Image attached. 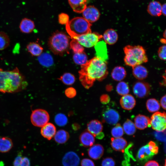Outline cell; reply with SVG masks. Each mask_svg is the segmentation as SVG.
I'll return each mask as SVG.
<instances>
[{
  "label": "cell",
  "instance_id": "cell-46",
  "mask_svg": "<svg viewBox=\"0 0 166 166\" xmlns=\"http://www.w3.org/2000/svg\"><path fill=\"white\" fill-rule=\"evenodd\" d=\"M22 157V152H19L14 161L13 166H20Z\"/></svg>",
  "mask_w": 166,
  "mask_h": 166
},
{
  "label": "cell",
  "instance_id": "cell-14",
  "mask_svg": "<svg viewBox=\"0 0 166 166\" xmlns=\"http://www.w3.org/2000/svg\"><path fill=\"white\" fill-rule=\"evenodd\" d=\"M104 152V148L103 146L99 144H96L90 147L88 153L90 158L94 160H97L102 157Z\"/></svg>",
  "mask_w": 166,
  "mask_h": 166
},
{
  "label": "cell",
  "instance_id": "cell-25",
  "mask_svg": "<svg viewBox=\"0 0 166 166\" xmlns=\"http://www.w3.org/2000/svg\"><path fill=\"white\" fill-rule=\"evenodd\" d=\"M13 145V141L10 138L6 136L0 137V152L5 153L9 152Z\"/></svg>",
  "mask_w": 166,
  "mask_h": 166
},
{
  "label": "cell",
  "instance_id": "cell-17",
  "mask_svg": "<svg viewBox=\"0 0 166 166\" xmlns=\"http://www.w3.org/2000/svg\"><path fill=\"white\" fill-rule=\"evenodd\" d=\"M136 103L135 99L130 94L123 96L120 100V104L121 107L127 110L133 109L136 105Z\"/></svg>",
  "mask_w": 166,
  "mask_h": 166
},
{
  "label": "cell",
  "instance_id": "cell-11",
  "mask_svg": "<svg viewBox=\"0 0 166 166\" xmlns=\"http://www.w3.org/2000/svg\"><path fill=\"white\" fill-rule=\"evenodd\" d=\"M82 13L83 18L90 23L97 21L100 16L98 10L93 6L86 7Z\"/></svg>",
  "mask_w": 166,
  "mask_h": 166
},
{
  "label": "cell",
  "instance_id": "cell-38",
  "mask_svg": "<svg viewBox=\"0 0 166 166\" xmlns=\"http://www.w3.org/2000/svg\"><path fill=\"white\" fill-rule=\"evenodd\" d=\"M111 132L113 138H119L123 135L124 130L121 124H117L112 129Z\"/></svg>",
  "mask_w": 166,
  "mask_h": 166
},
{
  "label": "cell",
  "instance_id": "cell-6",
  "mask_svg": "<svg viewBox=\"0 0 166 166\" xmlns=\"http://www.w3.org/2000/svg\"><path fill=\"white\" fill-rule=\"evenodd\" d=\"M103 37L95 32L90 33L72 39L76 40L83 46L90 48L95 46Z\"/></svg>",
  "mask_w": 166,
  "mask_h": 166
},
{
  "label": "cell",
  "instance_id": "cell-23",
  "mask_svg": "<svg viewBox=\"0 0 166 166\" xmlns=\"http://www.w3.org/2000/svg\"><path fill=\"white\" fill-rule=\"evenodd\" d=\"M132 68V73L137 79L142 80L146 78L148 75L147 69L141 65H136Z\"/></svg>",
  "mask_w": 166,
  "mask_h": 166
},
{
  "label": "cell",
  "instance_id": "cell-40",
  "mask_svg": "<svg viewBox=\"0 0 166 166\" xmlns=\"http://www.w3.org/2000/svg\"><path fill=\"white\" fill-rule=\"evenodd\" d=\"M69 46L74 53L82 52L84 50L83 46L76 40L72 39L70 42Z\"/></svg>",
  "mask_w": 166,
  "mask_h": 166
},
{
  "label": "cell",
  "instance_id": "cell-43",
  "mask_svg": "<svg viewBox=\"0 0 166 166\" xmlns=\"http://www.w3.org/2000/svg\"><path fill=\"white\" fill-rule=\"evenodd\" d=\"M77 92L75 89L72 87H69L65 91V94L66 96L69 98H73L76 95Z\"/></svg>",
  "mask_w": 166,
  "mask_h": 166
},
{
  "label": "cell",
  "instance_id": "cell-10",
  "mask_svg": "<svg viewBox=\"0 0 166 166\" xmlns=\"http://www.w3.org/2000/svg\"><path fill=\"white\" fill-rule=\"evenodd\" d=\"M102 115L103 121L110 124H116L120 119V115L117 111L109 107L103 111Z\"/></svg>",
  "mask_w": 166,
  "mask_h": 166
},
{
  "label": "cell",
  "instance_id": "cell-54",
  "mask_svg": "<svg viewBox=\"0 0 166 166\" xmlns=\"http://www.w3.org/2000/svg\"><path fill=\"white\" fill-rule=\"evenodd\" d=\"M163 36L164 37V38H165V37H166V31L165 30Z\"/></svg>",
  "mask_w": 166,
  "mask_h": 166
},
{
  "label": "cell",
  "instance_id": "cell-26",
  "mask_svg": "<svg viewBox=\"0 0 166 166\" xmlns=\"http://www.w3.org/2000/svg\"><path fill=\"white\" fill-rule=\"evenodd\" d=\"M112 78L117 81H121L124 79L126 75L125 69L122 66H117L113 69L111 73Z\"/></svg>",
  "mask_w": 166,
  "mask_h": 166
},
{
  "label": "cell",
  "instance_id": "cell-41",
  "mask_svg": "<svg viewBox=\"0 0 166 166\" xmlns=\"http://www.w3.org/2000/svg\"><path fill=\"white\" fill-rule=\"evenodd\" d=\"M166 46L165 45L160 47L158 51L159 57L162 60L165 61L166 58Z\"/></svg>",
  "mask_w": 166,
  "mask_h": 166
},
{
  "label": "cell",
  "instance_id": "cell-52",
  "mask_svg": "<svg viewBox=\"0 0 166 166\" xmlns=\"http://www.w3.org/2000/svg\"><path fill=\"white\" fill-rule=\"evenodd\" d=\"M166 4L164 3L162 6L161 8V13L164 16L166 15Z\"/></svg>",
  "mask_w": 166,
  "mask_h": 166
},
{
  "label": "cell",
  "instance_id": "cell-2",
  "mask_svg": "<svg viewBox=\"0 0 166 166\" xmlns=\"http://www.w3.org/2000/svg\"><path fill=\"white\" fill-rule=\"evenodd\" d=\"M28 84L25 77L16 68L11 71L0 68V92L14 93L26 89Z\"/></svg>",
  "mask_w": 166,
  "mask_h": 166
},
{
  "label": "cell",
  "instance_id": "cell-8",
  "mask_svg": "<svg viewBox=\"0 0 166 166\" xmlns=\"http://www.w3.org/2000/svg\"><path fill=\"white\" fill-rule=\"evenodd\" d=\"M150 125L157 132H163L165 130L166 125V113L157 112L151 117Z\"/></svg>",
  "mask_w": 166,
  "mask_h": 166
},
{
  "label": "cell",
  "instance_id": "cell-21",
  "mask_svg": "<svg viewBox=\"0 0 166 166\" xmlns=\"http://www.w3.org/2000/svg\"><path fill=\"white\" fill-rule=\"evenodd\" d=\"M69 4L75 12L82 13L87 7L88 0H68Z\"/></svg>",
  "mask_w": 166,
  "mask_h": 166
},
{
  "label": "cell",
  "instance_id": "cell-27",
  "mask_svg": "<svg viewBox=\"0 0 166 166\" xmlns=\"http://www.w3.org/2000/svg\"><path fill=\"white\" fill-rule=\"evenodd\" d=\"M38 60L41 65L46 67L51 66L54 63L53 57L48 53H42L38 56Z\"/></svg>",
  "mask_w": 166,
  "mask_h": 166
},
{
  "label": "cell",
  "instance_id": "cell-13",
  "mask_svg": "<svg viewBox=\"0 0 166 166\" xmlns=\"http://www.w3.org/2000/svg\"><path fill=\"white\" fill-rule=\"evenodd\" d=\"M56 132V128L52 123H47L42 127L41 133L45 138L48 140L54 137Z\"/></svg>",
  "mask_w": 166,
  "mask_h": 166
},
{
  "label": "cell",
  "instance_id": "cell-49",
  "mask_svg": "<svg viewBox=\"0 0 166 166\" xmlns=\"http://www.w3.org/2000/svg\"><path fill=\"white\" fill-rule=\"evenodd\" d=\"M101 102L103 104H106L109 102L110 98L107 94L102 95L100 98Z\"/></svg>",
  "mask_w": 166,
  "mask_h": 166
},
{
  "label": "cell",
  "instance_id": "cell-39",
  "mask_svg": "<svg viewBox=\"0 0 166 166\" xmlns=\"http://www.w3.org/2000/svg\"><path fill=\"white\" fill-rule=\"evenodd\" d=\"M54 120L56 124L60 126H65L68 122V119L66 116L61 113H58L56 115Z\"/></svg>",
  "mask_w": 166,
  "mask_h": 166
},
{
  "label": "cell",
  "instance_id": "cell-24",
  "mask_svg": "<svg viewBox=\"0 0 166 166\" xmlns=\"http://www.w3.org/2000/svg\"><path fill=\"white\" fill-rule=\"evenodd\" d=\"M162 5L158 2L154 1L149 4L147 11L151 15L154 16H160L162 14Z\"/></svg>",
  "mask_w": 166,
  "mask_h": 166
},
{
  "label": "cell",
  "instance_id": "cell-18",
  "mask_svg": "<svg viewBox=\"0 0 166 166\" xmlns=\"http://www.w3.org/2000/svg\"><path fill=\"white\" fill-rule=\"evenodd\" d=\"M134 124L137 129L143 130L150 125V119L147 116L139 114L134 119Z\"/></svg>",
  "mask_w": 166,
  "mask_h": 166
},
{
  "label": "cell",
  "instance_id": "cell-53",
  "mask_svg": "<svg viewBox=\"0 0 166 166\" xmlns=\"http://www.w3.org/2000/svg\"><path fill=\"white\" fill-rule=\"evenodd\" d=\"M160 42L163 43L165 44L166 43V40L165 39L161 38L160 40Z\"/></svg>",
  "mask_w": 166,
  "mask_h": 166
},
{
  "label": "cell",
  "instance_id": "cell-15",
  "mask_svg": "<svg viewBox=\"0 0 166 166\" xmlns=\"http://www.w3.org/2000/svg\"><path fill=\"white\" fill-rule=\"evenodd\" d=\"M87 128V131L95 137L102 133L103 126L100 121L94 120L88 124Z\"/></svg>",
  "mask_w": 166,
  "mask_h": 166
},
{
  "label": "cell",
  "instance_id": "cell-37",
  "mask_svg": "<svg viewBox=\"0 0 166 166\" xmlns=\"http://www.w3.org/2000/svg\"><path fill=\"white\" fill-rule=\"evenodd\" d=\"M10 44V39L8 35L5 32L0 31V50L7 48Z\"/></svg>",
  "mask_w": 166,
  "mask_h": 166
},
{
  "label": "cell",
  "instance_id": "cell-50",
  "mask_svg": "<svg viewBox=\"0 0 166 166\" xmlns=\"http://www.w3.org/2000/svg\"><path fill=\"white\" fill-rule=\"evenodd\" d=\"M144 166H159L158 163L155 160H150L147 162Z\"/></svg>",
  "mask_w": 166,
  "mask_h": 166
},
{
  "label": "cell",
  "instance_id": "cell-4",
  "mask_svg": "<svg viewBox=\"0 0 166 166\" xmlns=\"http://www.w3.org/2000/svg\"><path fill=\"white\" fill-rule=\"evenodd\" d=\"M48 45L50 49L54 54L63 55L69 52V38L62 32L57 31L49 38Z\"/></svg>",
  "mask_w": 166,
  "mask_h": 166
},
{
  "label": "cell",
  "instance_id": "cell-33",
  "mask_svg": "<svg viewBox=\"0 0 166 166\" xmlns=\"http://www.w3.org/2000/svg\"><path fill=\"white\" fill-rule=\"evenodd\" d=\"M122 128L124 131L129 135L134 134L136 131V127L134 123L129 119H127L124 123Z\"/></svg>",
  "mask_w": 166,
  "mask_h": 166
},
{
  "label": "cell",
  "instance_id": "cell-45",
  "mask_svg": "<svg viewBox=\"0 0 166 166\" xmlns=\"http://www.w3.org/2000/svg\"><path fill=\"white\" fill-rule=\"evenodd\" d=\"M148 145L150 149L154 155L158 153V147L155 142L152 141H150Z\"/></svg>",
  "mask_w": 166,
  "mask_h": 166
},
{
  "label": "cell",
  "instance_id": "cell-7",
  "mask_svg": "<svg viewBox=\"0 0 166 166\" xmlns=\"http://www.w3.org/2000/svg\"><path fill=\"white\" fill-rule=\"evenodd\" d=\"M49 116L46 110L38 109L32 111L30 120L32 124L35 126L42 127L48 123Z\"/></svg>",
  "mask_w": 166,
  "mask_h": 166
},
{
  "label": "cell",
  "instance_id": "cell-30",
  "mask_svg": "<svg viewBox=\"0 0 166 166\" xmlns=\"http://www.w3.org/2000/svg\"><path fill=\"white\" fill-rule=\"evenodd\" d=\"M69 137V133L66 131L61 129L56 132L54 138L55 141L59 144H63L66 143Z\"/></svg>",
  "mask_w": 166,
  "mask_h": 166
},
{
  "label": "cell",
  "instance_id": "cell-34",
  "mask_svg": "<svg viewBox=\"0 0 166 166\" xmlns=\"http://www.w3.org/2000/svg\"><path fill=\"white\" fill-rule=\"evenodd\" d=\"M105 46L104 42H99L95 46V48L96 52V57L106 61Z\"/></svg>",
  "mask_w": 166,
  "mask_h": 166
},
{
  "label": "cell",
  "instance_id": "cell-35",
  "mask_svg": "<svg viewBox=\"0 0 166 166\" xmlns=\"http://www.w3.org/2000/svg\"><path fill=\"white\" fill-rule=\"evenodd\" d=\"M58 79L61 81L64 84L67 85H71L75 81V78L72 74L69 73H65L61 76Z\"/></svg>",
  "mask_w": 166,
  "mask_h": 166
},
{
  "label": "cell",
  "instance_id": "cell-22",
  "mask_svg": "<svg viewBox=\"0 0 166 166\" xmlns=\"http://www.w3.org/2000/svg\"><path fill=\"white\" fill-rule=\"evenodd\" d=\"M35 28L34 22L31 19L25 18L21 21L19 25L20 31L23 33L28 34L31 32Z\"/></svg>",
  "mask_w": 166,
  "mask_h": 166
},
{
  "label": "cell",
  "instance_id": "cell-3",
  "mask_svg": "<svg viewBox=\"0 0 166 166\" xmlns=\"http://www.w3.org/2000/svg\"><path fill=\"white\" fill-rule=\"evenodd\" d=\"M124 61L127 65L132 68L148 61L145 50L142 46L127 45L124 48Z\"/></svg>",
  "mask_w": 166,
  "mask_h": 166
},
{
  "label": "cell",
  "instance_id": "cell-12",
  "mask_svg": "<svg viewBox=\"0 0 166 166\" xmlns=\"http://www.w3.org/2000/svg\"><path fill=\"white\" fill-rule=\"evenodd\" d=\"M80 162L78 156L73 151H69L66 153L62 160L63 166H78Z\"/></svg>",
  "mask_w": 166,
  "mask_h": 166
},
{
  "label": "cell",
  "instance_id": "cell-36",
  "mask_svg": "<svg viewBox=\"0 0 166 166\" xmlns=\"http://www.w3.org/2000/svg\"><path fill=\"white\" fill-rule=\"evenodd\" d=\"M116 91L117 93L123 96L128 94L129 92L128 85L125 82L121 81L117 84Z\"/></svg>",
  "mask_w": 166,
  "mask_h": 166
},
{
  "label": "cell",
  "instance_id": "cell-47",
  "mask_svg": "<svg viewBox=\"0 0 166 166\" xmlns=\"http://www.w3.org/2000/svg\"><path fill=\"white\" fill-rule=\"evenodd\" d=\"M81 166H95L93 161L88 158H84L81 162Z\"/></svg>",
  "mask_w": 166,
  "mask_h": 166
},
{
  "label": "cell",
  "instance_id": "cell-20",
  "mask_svg": "<svg viewBox=\"0 0 166 166\" xmlns=\"http://www.w3.org/2000/svg\"><path fill=\"white\" fill-rule=\"evenodd\" d=\"M102 37L105 42L110 45L114 44L117 42L118 39V35L117 32L112 29L106 30Z\"/></svg>",
  "mask_w": 166,
  "mask_h": 166
},
{
  "label": "cell",
  "instance_id": "cell-1",
  "mask_svg": "<svg viewBox=\"0 0 166 166\" xmlns=\"http://www.w3.org/2000/svg\"><path fill=\"white\" fill-rule=\"evenodd\" d=\"M79 79L82 85L89 89L96 80L101 81L107 76L108 72L107 62L96 57L81 66Z\"/></svg>",
  "mask_w": 166,
  "mask_h": 166
},
{
  "label": "cell",
  "instance_id": "cell-44",
  "mask_svg": "<svg viewBox=\"0 0 166 166\" xmlns=\"http://www.w3.org/2000/svg\"><path fill=\"white\" fill-rule=\"evenodd\" d=\"M115 164L114 160L111 157L104 158L101 162V166H115Z\"/></svg>",
  "mask_w": 166,
  "mask_h": 166
},
{
  "label": "cell",
  "instance_id": "cell-16",
  "mask_svg": "<svg viewBox=\"0 0 166 166\" xmlns=\"http://www.w3.org/2000/svg\"><path fill=\"white\" fill-rule=\"evenodd\" d=\"M80 142L85 147H90L93 145L95 141V136L88 131L82 132L79 136Z\"/></svg>",
  "mask_w": 166,
  "mask_h": 166
},
{
  "label": "cell",
  "instance_id": "cell-48",
  "mask_svg": "<svg viewBox=\"0 0 166 166\" xmlns=\"http://www.w3.org/2000/svg\"><path fill=\"white\" fill-rule=\"evenodd\" d=\"M30 163L29 159L26 157L23 156L20 166H30Z\"/></svg>",
  "mask_w": 166,
  "mask_h": 166
},
{
  "label": "cell",
  "instance_id": "cell-9",
  "mask_svg": "<svg viewBox=\"0 0 166 166\" xmlns=\"http://www.w3.org/2000/svg\"><path fill=\"white\" fill-rule=\"evenodd\" d=\"M132 89L134 94L140 98H143L148 96L151 90L150 86L148 83L140 81L134 83Z\"/></svg>",
  "mask_w": 166,
  "mask_h": 166
},
{
  "label": "cell",
  "instance_id": "cell-51",
  "mask_svg": "<svg viewBox=\"0 0 166 166\" xmlns=\"http://www.w3.org/2000/svg\"><path fill=\"white\" fill-rule=\"evenodd\" d=\"M166 95L163 96L161 98L160 103L162 108L164 110L166 109Z\"/></svg>",
  "mask_w": 166,
  "mask_h": 166
},
{
  "label": "cell",
  "instance_id": "cell-5",
  "mask_svg": "<svg viewBox=\"0 0 166 166\" xmlns=\"http://www.w3.org/2000/svg\"><path fill=\"white\" fill-rule=\"evenodd\" d=\"M91 24L83 18L77 17L66 24V30L71 39L91 32Z\"/></svg>",
  "mask_w": 166,
  "mask_h": 166
},
{
  "label": "cell",
  "instance_id": "cell-42",
  "mask_svg": "<svg viewBox=\"0 0 166 166\" xmlns=\"http://www.w3.org/2000/svg\"><path fill=\"white\" fill-rule=\"evenodd\" d=\"M58 22L61 24H66L69 21L68 15L64 13H61L58 15Z\"/></svg>",
  "mask_w": 166,
  "mask_h": 166
},
{
  "label": "cell",
  "instance_id": "cell-29",
  "mask_svg": "<svg viewBox=\"0 0 166 166\" xmlns=\"http://www.w3.org/2000/svg\"><path fill=\"white\" fill-rule=\"evenodd\" d=\"M27 49L32 55L38 56L42 53L43 48L38 43L35 42H31L28 44Z\"/></svg>",
  "mask_w": 166,
  "mask_h": 166
},
{
  "label": "cell",
  "instance_id": "cell-32",
  "mask_svg": "<svg viewBox=\"0 0 166 166\" xmlns=\"http://www.w3.org/2000/svg\"><path fill=\"white\" fill-rule=\"evenodd\" d=\"M73 60L75 63L82 65L85 64L88 61V57L84 51L75 53L73 56Z\"/></svg>",
  "mask_w": 166,
  "mask_h": 166
},
{
  "label": "cell",
  "instance_id": "cell-31",
  "mask_svg": "<svg viewBox=\"0 0 166 166\" xmlns=\"http://www.w3.org/2000/svg\"><path fill=\"white\" fill-rule=\"evenodd\" d=\"M146 106L148 111L151 113H155L157 112L160 108L159 102L154 98L148 99L146 102Z\"/></svg>",
  "mask_w": 166,
  "mask_h": 166
},
{
  "label": "cell",
  "instance_id": "cell-28",
  "mask_svg": "<svg viewBox=\"0 0 166 166\" xmlns=\"http://www.w3.org/2000/svg\"><path fill=\"white\" fill-rule=\"evenodd\" d=\"M154 155L147 144L140 148L138 152L137 157L139 160L144 161L148 159Z\"/></svg>",
  "mask_w": 166,
  "mask_h": 166
},
{
  "label": "cell",
  "instance_id": "cell-19",
  "mask_svg": "<svg viewBox=\"0 0 166 166\" xmlns=\"http://www.w3.org/2000/svg\"><path fill=\"white\" fill-rule=\"evenodd\" d=\"M111 145L112 148L115 151L123 152L127 145L126 140L121 137L111 138Z\"/></svg>",
  "mask_w": 166,
  "mask_h": 166
}]
</instances>
